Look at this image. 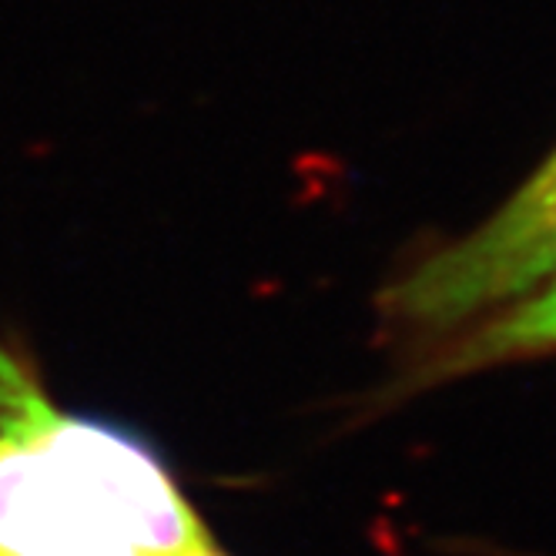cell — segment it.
<instances>
[{
	"instance_id": "1",
	"label": "cell",
	"mask_w": 556,
	"mask_h": 556,
	"mask_svg": "<svg viewBox=\"0 0 556 556\" xmlns=\"http://www.w3.org/2000/svg\"><path fill=\"white\" fill-rule=\"evenodd\" d=\"M0 429L34 443L61 472L94 523L135 556H191L208 530L144 440L117 422L54 409L34 376L0 345Z\"/></svg>"
},
{
	"instance_id": "2",
	"label": "cell",
	"mask_w": 556,
	"mask_h": 556,
	"mask_svg": "<svg viewBox=\"0 0 556 556\" xmlns=\"http://www.w3.org/2000/svg\"><path fill=\"white\" fill-rule=\"evenodd\" d=\"M556 278V148L472 231L422 258L386 292V319L440 342Z\"/></svg>"
},
{
	"instance_id": "3",
	"label": "cell",
	"mask_w": 556,
	"mask_h": 556,
	"mask_svg": "<svg viewBox=\"0 0 556 556\" xmlns=\"http://www.w3.org/2000/svg\"><path fill=\"white\" fill-rule=\"evenodd\" d=\"M108 553L128 549L101 533L61 469L41 450L0 429V556Z\"/></svg>"
},
{
	"instance_id": "4",
	"label": "cell",
	"mask_w": 556,
	"mask_h": 556,
	"mask_svg": "<svg viewBox=\"0 0 556 556\" xmlns=\"http://www.w3.org/2000/svg\"><path fill=\"white\" fill-rule=\"evenodd\" d=\"M540 355H556V278L432 345L413 372V386L426 389Z\"/></svg>"
},
{
	"instance_id": "5",
	"label": "cell",
	"mask_w": 556,
	"mask_h": 556,
	"mask_svg": "<svg viewBox=\"0 0 556 556\" xmlns=\"http://www.w3.org/2000/svg\"><path fill=\"white\" fill-rule=\"evenodd\" d=\"M191 556H222L218 549H215V543L212 546H205V549H198V553H191Z\"/></svg>"
},
{
	"instance_id": "6",
	"label": "cell",
	"mask_w": 556,
	"mask_h": 556,
	"mask_svg": "<svg viewBox=\"0 0 556 556\" xmlns=\"http://www.w3.org/2000/svg\"><path fill=\"white\" fill-rule=\"evenodd\" d=\"M108 556H131V553H108Z\"/></svg>"
}]
</instances>
